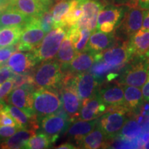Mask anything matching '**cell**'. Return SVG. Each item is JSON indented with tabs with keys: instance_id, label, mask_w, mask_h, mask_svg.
I'll return each mask as SVG.
<instances>
[{
	"instance_id": "cell-44",
	"label": "cell",
	"mask_w": 149,
	"mask_h": 149,
	"mask_svg": "<svg viewBox=\"0 0 149 149\" xmlns=\"http://www.w3.org/2000/svg\"><path fill=\"white\" fill-rule=\"evenodd\" d=\"M137 6L143 10H149V0H138Z\"/></svg>"
},
{
	"instance_id": "cell-40",
	"label": "cell",
	"mask_w": 149,
	"mask_h": 149,
	"mask_svg": "<svg viewBox=\"0 0 149 149\" xmlns=\"http://www.w3.org/2000/svg\"><path fill=\"white\" fill-rule=\"evenodd\" d=\"M15 72L6 64H0V84L6 80L12 79Z\"/></svg>"
},
{
	"instance_id": "cell-3",
	"label": "cell",
	"mask_w": 149,
	"mask_h": 149,
	"mask_svg": "<svg viewBox=\"0 0 149 149\" xmlns=\"http://www.w3.org/2000/svg\"><path fill=\"white\" fill-rule=\"evenodd\" d=\"M33 81L37 88H55L59 89L64 73L60 63L55 61H42L33 71Z\"/></svg>"
},
{
	"instance_id": "cell-10",
	"label": "cell",
	"mask_w": 149,
	"mask_h": 149,
	"mask_svg": "<svg viewBox=\"0 0 149 149\" xmlns=\"http://www.w3.org/2000/svg\"><path fill=\"white\" fill-rule=\"evenodd\" d=\"M74 87L81 102L94 96L97 93L101 83L90 72H84L76 75L65 74Z\"/></svg>"
},
{
	"instance_id": "cell-47",
	"label": "cell",
	"mask_w": 149,
	"mask_h": 149,
	"mask_svg": "<svg viewBox=\"0 0 149 149\" xmlns=\"http://www.w3.org/2000/svg\"><path fill=\"white\" fill-rule=\"evenodd\" d=\"M138 3V0H128V6L133 7V6H137Z\"/></svg>"
},
{
	"instance_id": "cell-4",
	"label": "cell",
	"mask_w": 149,
	"mask_h": 149,
	"mask_svg": "<svg viewBox=\"0 0 149 149\" xmlns=\"http://www.w3.org/2000/svg\"><path fill=\"white\" fill-rule=\"evenodd\" d=\"M68 30L66 26L55 28L44 36L40 45L32 51L37 63L51 60L55 57Z\"/></svg>"
},
{
	"instance_id": "cell-46",
	"label": "cell",
	"mask_w": 149,
	"mask_h": 149,
	"mask_svg": "<svg viewBox=\"0 0 149 149\" xmlns=\"http://www.w3.org/2000/svg\"><path fill=\"white\" fill-rule=\"evenodd\" d=\"M109 2H112L113 4L115 3H118L121 5H126L128 4V0H109Z\"/></svg>"
},
{
	"instance_id": "cell-42",
	"label": "cell",
	"mask_w": 149,
	"mask_h": 149,
	"mask_svg": "<svg viewBox=\"0 0 149 149\" xmlns=\"http://www.w3.org/2000/svg\"><path fill=\"white\" fill-rule=\"evenodd\" d=\"M19 129L17 126H0V138H7L12 136Z\"/></svg>"
},
{
	"instance_id": "cell-8",
	"label": "cell",
	"mask_w": 149,
	"mask_h": 149,
	"mask_svg": "<svg viewBox=\"0 0 149 149\" xmlns=\"http://www.w3.org/2000/svg\"><path fill=\"white\" fill-rule=\"evenodd\" d=\"M144 10L138 6H128L120 25L114 31L117 40L127 41L134 33L141 29Z\"/></svg>"
},
{
	"instance_id": "cell-48",
	"label": "cell",
	"mask_w": 149,
	"mask_h": 149,
	"mask_svg": "<svg viewBox=\"0 0 149 149\" xmlns=\"http://www.w3.org/2000/svg\"><path fill=\"white\" fill-rule=\"evenodd\" d=\"M42 1L44 3H46V5H48V6H51V7L52 4H53V3L54 2V1H55V0H42Z\"/></svg>"
},
{
	"instance_id": "cell-31",
	"label": "cell",
	"mask_w": 149,
	"mask_h": 149,
	"mask_svg": "<svg viewBox=\"0 0 149 149\" xmlns=\"http://www.w3.org/2000/svg\"><path fill=\"white\" fill-rule=\"evenodd\" d=\"M71 0H58L51 8L53 29L64 26V18L69 10Z\"/></svg>"
},
{
	"instance_id": "cell-9",
	"label": "cell",
	"mask_w": 149,
	"mask_h": 149,
	"mask_svg": "<svg viewBox=\"0 0 149 149\" xmlns=\"http://www.w3.org/2000/svg\"><path fill=\"white\" fill-rule=\"evenodd\" d=\"M46 34L43 31L38 18L31 17L22 27L19 41L16 44L17 49L19 51H32L42 42Z\"/></svg>"
},
{
	"instance_id": "cell-14",
	"label": "cell",
	"mask_w": 149,
	"mask_h": 149,
	"mask_svg": "<svg viewBox=\"0 0 149 149\" xmlns=\"http://www.w3.org/2000/svg\"><path fill=\"white\" fill-rule=\"evenodd\" d=\"M83 15L77 24L79 29H88L94 31L97 27V17L105 6L99 0H80Z\"/></svg>"
},
{
	"instance_id": "cell-34",
	"label": "cell",
	"mask_w": 149,
	"mask_h": 149,
	"mask_svg": "<svg viewBox=\"0 0 149 149\" xmlns=\"http://www.w3.org/2000/svg\"><path fill=\"white\" fill-rule=\"evenodd\" d=\"M53 144L51 138L45 133L40 132L37 134H34L29 139L25 148L27 149H42L48 148Z\"/></svg>"
},
{
	"instance_id": "cell-43",
	"label": "cell",
	"mask_w": 149,
	"mask_h": 149,
	"mask_svg": "<svg viewBox=\"0 0 149 149\" xmlns=\"http://www.w3.org/2000/svg\"><path fill=\"white\" fill-rule=\"evenodd\" d=\"M141 28L145 30H149V10H146L144 11V19H143Z\"/></svg>"
},
{
	"instance_id": "cell-13",
	"label": "cell",
	"mask_w": 149,
	"mask_h": 149,
	"mask_svg": "<svg viewBox=\"0 0 149 149\" xmlns=\"http://www.w3.org/2000/svg\"><path fill=\"white\" fill-rule=\"evenodd\" d=\"M35 88L34 84H26L13 89L12 92L7 95L6 100L10 104L22 109L29 116H35L33 110V93Z\"/></svg>"
},
{
	"instance_id": "cell-12",
	"label": "cell",
	"mask_w": 149,
	"mask_h": 149,
	"mask_svg": "<svg viewBox=\"0 0 149 149\" xmlns=\"http://www.w3.org/2000/svg\"><path fill=\"white\" fill-rule=\"evenodd\" d=\"M59 91L62 108L69 115L71 122H73L78 120L81 107V101L66 75H64Z\"/></svg>"
},
{
	"instance_id": "cell-52",
	"label": "cell",
	"mask_w": 149,
	"mask_h": 149,
	"mask_svg": "<svg viewBox=\"0 0 149 149\" xmlns=\"http://www.w3.org/2000/svg\"><path fill=\"white\" fill-rule=\"evenodd\" d=\"M147 116H148V117L149 118V109H148V112H147Z\"/></svg>"
},
{
	"instance_id": "cell-38",
	"label": "cell",
	"mask_w": 149,
	"mask_h": 149,
	"mask_svg": "<svg viewBox=\"0 0 149 149\" xmlns=\"http://www.w3.org/2000/svg\"><path fill=\"white\" fill-rule=\"evenodd\" d=\"M0 126H17L14 119L3 108L0 110Z\"/></svg>"
},
{
	"instance_id": "cell-18",
	"label": "cell",
	"mask_w": 149,
	"mask_h": 149,
	"mask_svg": "<svg viewBox=\"0 0 149 149\" xmlns=\"http://www.w3.org/2000/svg\"><path fill=\"white\" fill-rule=\"evenodd\" d=\"M124 91V106L131 117H138L143 112L144 98L140 88L132 86H123Z\"/></svg>"
},
{
	"instance_id": "cell-5",
	"label": "cell",
	"mask_w": 149,
	"mask_h": 149,
	"mask_svg": "<svg viewBox=\"0 0 149 149\" xmlns=\"http://www.w3.org/2000/svg\"><path fill=\"white\" fill-rule=\"evenodd\" d=\"M130 117L129 111L124 105L108 107L107 111L98 118L97 125L109 139H113L116 137Z\"/></svg>"
},
{
	"instance_id": "cell-11",
	"label": "cell",
	"mask_w": 149,
	"mask_h": 149,
	"mask_svg": "<svg viewBox=\"0 0 149 149\" xmlns=\"http://www.w3.org/2000/svg\"><path fill=\"white\" fill-rule=\"evenodd\" d=\"M117 40V38H116ZM133 57V53L127 41L117 40L115 45L102 53L95 55V61L102 59L113 66L125 65Z\"/></svg>"
},
{
	"instance_id": "cell-50",
	"label": "cell",
	"mask_w": 149,
	"mask_h": 149,
	"mask_svg": "<svg viewBox=\"0 0 149 149\" xmlns=\"http://www.w3.org/2000/svg\"><path fill=\"white\" fill-rule=\"evenodd\" d=\"M4 106L5 104H4V102H3V100H0V110L2 109Z\"/></svg>"
},
{
	"instance_id": "cell-36",
	"label": "cell",
	"mask_w": 149,
	"mask_h": 149,
	"mask_svg": "<svg viewBox=\"0 0 149 149\" xmlns=\"http://www.w3.org/2000/svg\"><path fill=\"white\" fill-rule=\"evenodd\" d=\"M40 24L43 31L47 34L53 29V19L51 8L44 11L40 17L38 18Z\"/></svg>"
},
{
	"instance_id": "cell-28",
	"label": "cell",
	"mask_w": 149,
	"mask_h": 149,
	"mask_svg": "<svg viewBox=\"0 0 149 149\" xmlns=\"http://www.w3.org/2000/svg\"><path fill=\"white\" fill-rule=\"evenodd\" d=\"M126 65V64H125ZM125 65H120V66H113L105 62L102 59L95 61L94 64L91 66L89 70V72H91L95 77L98 81L102 84L104 82V76H107L110 72H119L122 70Z\"/></svg>"
},
{
	"instance_id": "cell-6",
	"label": "cell",
	"mask_w": 149,
	"mask_h": 149,
	"mask_svg": "<svg viewBox=\"0 0 149 149\" xmlns=\"http://www.w3.org/2000/svg\"><path fill=\"white\" fill-rule=\"evenodd\" d=\"M71 123L69 115L61 108L57 113L44 117L40 120V132L47 135L54 143L59 136L66 133Z\"/></svg>"
},
{
	"instance_id": "cell-51",
	"label": "cell",
	"mask_w": 149,
	"mask_h": 149,
	"mask_svg": "<svg viewBox=\"0 0 149 149\" xmlns=\"http://www.w3.org/2000/svg\"><path fill=\"white\" fill-rule=\"evenodd\" d=\"M145 56H146V57H148V58L149 59V49H148V51H147V53H146V55H145Z\"/></svg>"
},
{
	"instance_id": "cell-16",
	"label": "cell",
	"mask_w": 149,
	"mask_h": 149,
	"mask_svg": "<svg viewBox=\"0 0 149 149\" xmlns=\"http://www.w3.org/2000/svg\"><path fill=\"white\" fill-rule=\"evenodd\" d=\"M95 61V55L89 51L77 53L69 64L61 66L64 74L76 75L77 74L87 72Z\"/></svg>"
},
{
	"instance_id": "cell-32",
	"label": "cell",
	"mask_w": 149,
	"mask_h": 149,
	"mask_svg": "<svg viewBox=\"0 0 149 149\" xmlns=\"http://www.w3.org/2000/svg\"><path fill=\"white\" fill-rule=\"evenodd\" d=\"M136 118L135 117H129L116 137L128 140L137 138L142 133V128Z\"/></svg>"
},
{
	"instance_id": "cell-7",
	"label": "cell",
	"mask_w": 149,
	"mask_h": 149,
	"mask_svg": "<svg viewBox=\"0 0 149 149\" xmlns=\"http://www.w3.org/2000/svg\"><path fill=\"white\" fill-rule=\"evenodd\" d=\"M128 8L126 5H106L98 15L96 29L107 33L114 32L120 25Z\"/></svg>"
},
{
	"instance_id": "cell-17",
	"label": "cell",
	"mask_w": 149,
	"mask_h": 149,
	"mask_svg": "<svg viewBox=\"0 0 149 149\" xmlns=\"http://www.w3.org/2000/svg\"><path fill=\"white\" fill-rule=\"evenodd\" d=\"M5 64L15 73H27L34 68L37 61L33 51H21L13 54Z\"/></svg>"
},
{
	"instance_id": "cell-19",
	"label": "cell",
	"mask_w": 149,
	"mask_h": 149,
	"mask_svg": "<svg viewBox=\"0 0 149 149\" xmlns=\"http://www.w3.org/2000/svg\"><path fill=\"white\" fill-rule=\"evenodd\" d=\"M116 41L115 32L107 33L97 30L91 35L86 51H89L94 55L102 53L115 45Z\"/></svg>"
},
{
	"instance_id": "cell-15",
	"label": "cell",
	"mask_w": 149,
	"mask_h": 149,
	"mask_svg": "<svg viewBox=\"0 0 149 149\" xmlns=\"http://www.w3.org/2000/svg\"><path fill=\"white\" fill-rule=\"evenodd\" d=\"M98 92V91H97ZM107 106L97 93L94 96L81 102L78 120H93L98 119L107 111Z\"/></svg>"
},
{
	"instance_id": "cell-30",
	"label": "cell",
	"mask_w": 149,
	"mask_h": 149,
	"mask_svg": "<svg viewBox=\"0 0 149 149\" xmlns=\"http://www.w3.org/2000/svg\"><path fill=\"white\" fill-rule=\"evenodd\" d=\"M76 55H77V53L74 50L73 44L71 40H70L69 36L68 34H66L55 56L56 60L60 63L61 66H64V65L69 64L74 58Z\"/></svg>"
},
{
	"instance_id": "cell-26",
	"label": "cell",
	"mask_w": 149,
	"mask_h": 149,
	"mask_svg": "<svg viewBox=\"0 0 149 149\" xmlns=\"http://www.w3.org/2000/svg\"><path fill=\"white\" fill-rule=\"evenodd\" d=\"M98 119L93 120H76L72 122L66 131V135L78 144L81 139L95 128Z\"/></svg>"
},
{
	"instance_id": "cell-41",
	"label": "cell",
	"mask_w": 149,
	"mask_h": 149,
	"mask_svg": "<svg viewBox=\"0 0 149 149\" xmlns=\"http://www.w3.org/2000/svg\"><path fill=\"white\" fill-rule=\"evenodd\" d=\"M13 84L12 79H8L4 82L2 83V84L0 85V100H3V99L6 97L10 91L13 90Z\"/></svg>"
},
{
	"instance_id": "cell-39",
	"label": "cell",
	"mask_w": 149,
	"mask_h": 149,
	"mask_svg": "<svg viewBox=\"0 0 149 149\" xmlns=\"http://www.w3.org/2000/svg\"><path fill=\"white\" fill-rule=\"evenodd\" d=\"M17 50V49L16 44L7 47L0 48V64H5L11 55H13Z\"/></svg>"
},
{
	"instance_id": "cell-1",
	"label": "cell",
	"mask_w": 149,
	"mask_h": 149,
	"mask_svg": "<svg viewBox=\"0 0 149 149\" xmlns=\"http://www.w3.org/2000/svg\"><path fill=\"white\" fill-rule=\"evenodd\" d=\"M149 70V59L146 56H134L124 66L115 82L122 86L141 88L146 82Z\"/></svg>"
},
{
	"instance_id": "cell-25",
	"label": "cell",
	"mask_w": 149,
	"mask_h": 149,
	"mask_svg": "<svg viewBox=\"0 0 149 149\" xmlns=\"http://www.w3.org/2000/svg\"><path fill=\"white\" fill-rule=\"evenodd\" d=\"M31 18V17L26 15L16 9L9 6L0 12V29L17 26H24Z\"/></svg>"
},
{
	"instance_id": "cell-37",
	"label": "cell",
	"mask_w": 149,
	"mask_h": 149,
	"mask_svg": "<svg viewBox=\"0 0 149 149\" xmlns=\"http://www.w3.org/2000/svg\"><path fill=\"white\" fill-rule=\"evenodd\" d=\"M12 80L13 84V89L21 86L26 84H34L33 74H31L30 72H27V73H15L13 77H12Z\"/></svg>"
},
{
	"instance_id": "cell-23",
	"label": "cell",
	"mask_w": 149,
	"mask_h": 149,
	"mask_svg": "<svg viewBox=\"0 0 149 149\" xmlns=\"http://www.w3.org/2000/svg\"><path fill=\"white\" fill-rule=\"evenodd\" d=\"M3 109L14 119L17 123V127L19 129L27 128V129H33L36 131V130L40 128L39 126L40 122L37 119L36 116L30 117L22 109H19L15 106H12V104L5 105Z\"/></svg>"
},
{
	"instance_id": "cell-35",
	"label": "cell",
	"mask_w": 149,
	"mask_h": 149,
	"mask_svg": "<svg viewBox=\"0 0 149 149\" xmlns=\"http://www.w3.org/2000/svg\"><path fill=\"white\" fill-rule=\"evenodd\" d=\"M92 31L88 29H81L80 30V35L77 42L74 44V48L76 53H79L86 51L87 45L90 39Z\"/></svg>"
},
{
	"instance_id": "cell-33",
	"label": "cell",
	"mask_w": 149,
	"mask_h": 149,
	"mask_svg": "<svg viewBox=\"0 0 149 149\" xmlns=\"http://www.w3.org/2000/svg\"><path fill=\"white\" fill-rule=\"evenodd\" d=\"M83 15V9L80 0H71V5L64 18V26L70 28L77 25Z\"/></svg>"
},
{
	"instance_id": "cell-2",
	"label": "cell",
	"mask_w": 149,
	"mask_h": 149,
	"mask_svg": "<svg viewBox=\"0 0 149 149\" xmlns=\"http://www.w3.org/2000/svg\"><path fill=\"white\" fill-rule=\"evenodd\" d=\"M62 108L58 89L39 88L33 93V113L39 122L44 117L57 113Z\"/></svg>"
},
{
	"instance_id": "cell-49",
	"label": "cell",
	"mask_w": 149,
	"mask_h": 149,
	"mask_svg": "<svg viewBox=\"0 0 149 149\" xmlns=\"http://www.w3.org/2000/svg\"><path fill=\"white\" fill-rule=\"evenodd\" d=\"M143 148H146V149L149 148V140L147 141L145 143L144 146H143Z\"/></svg>"
},
{
	"instance_id": "cell-21",
	"label": "cell",
	"mask_w": 149,
	"mask_h": 149,
	"mask_svg": "<svg viewBox=\"0 0 149 149\" xmlns=\"http://www.w3.org/2000/svg\"><path fill=\"white\" fill-rule=\"evenodd\" d=\"M10 7L26 15L39 18L44 11L51 8L42 0H11Z\"/></svg>"
},
{
	"instance_id": "cell-27",
	"label": "cell",
	"mask_w": 149,
	"mask_h": 149,
	"mask_svg": "<svg viewBox=\"0 0 149 149\" xmlns=\"http://www.w3.org/2000/svg\"><path fill=\"white\" fill-rule=\"evenodd\" d=\"M35 133V130L22 128L0 144V148L3 149L25 148L27 141Z\"/></svg>"
},
{
	"instance_id": "cell-22",
	"label": "cell",
	"mask_w": 149,
	"mask_h": 149,
	"mask_svg": "<svg viewBox=\"0 0 149 149\" xmlns=\"http://www.w3.org/2000/svg\"><path fill=\"white\" fill-rule=\"evenodd\" d=\"M109 139L97 124L92 131L85 135L77 144L78 148L97 149L108 148Z\"/></svg>"
},
{
	"instance_id": "cell-24",
	"label": "cell",
	"mask_w": 149,
	"mask_h": 149,
	"mask_svg": "<svg viewBox=\"0 0 149 149\" xmlns=\"http://www.w3.org/2000/svg\"><path fill=\"white\" fill-rule=\"evenodd\" d=\"M134 56H144L149 49V30L139 29L128 40Z\"/></svg>"
},
{
	"instance_id": "cell-45",
	"label": "cell",
	"mask_w": 149,
	"mask_h": 149,
	"mask_svg": "<svg viewBox=\"0 0 149 149\" xmlns=\"http://www.w3.org/2000/svg\"><path fill=\"white\" fill-rule=\"evenodd\" d=\"M77 148L78 147L75 146L74 144H72L71 143L69 142L64 143V144H61V145H59L58 147H56V148L57 149H75Z\"/></svg>"
},
{
	"instance_id": "cell-20",
	"label": "cell",
	"mask_w": 149,
	"mask_h": 149,
	"mask_svg": "<svg viewBox=\"0 0 149 149\" xmlns=\"http://www.w3.org/2000/svg\"><path fill=\"white\" fill-rule=\"evenodd\" d=\"M98 94L102 101L108 107H118L124 105V86L115 82L100 88Z\"/></svg>"
},
{
	"instance_id": "cell-29",
	"label": "cell",
	"mask_w": 149,
	"mask_h": 149,
	"mask_svg": "<svg viewBox=\"0 0 149 149\" xmlns=\"http://www.w3.org/2000/svg\"><path fill=\"white\" fill-rule=\"evenodd\" d=\"M21 26L0 29V48L7 47L17 44L22 32Z\"/></svg>"
}]
</instances>
